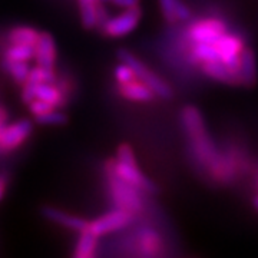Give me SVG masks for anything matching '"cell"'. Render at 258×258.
Instances as JSON below:
<instances>
[{"instance_id": "6da1fadb", "label": "cell", "mask_w": 258, "mask_h": 258, "mask_svg": "<svg viewBox=\"0 0 258 258\" xmlns=\"http://www.w3.org/2000/svg\"><path fill=\"white\" fill-rule=\"evenodd\" d=\"M113 171L125 182H128L141 191L155 192V189H157L154 182H151L147 176L139 171L138 164L134 157V151L126 144L118 148V158H116V161H113Z\"/></svg>"}, {"instance_id": "7a4b0ae2", "label": "cell", "mask_w": 258, "mask_h": 258, "mask_svg": "<svg viewBox=\"0 0 258 258\" xmlns=\"http://www.w3.org/2000/svg\"><path fill=\"white\" fill-rule=\"evenodd\" d=\"M182 120H184V125L188 134L192 138L194 147L197 149L198 155L203 157L205 162H211L215 152H214V147L211 145V141L207 135L200 112L194 106H186L182 112Z\"/></svg>"}, {"instance_id": "3957f363", "label": "cell", "mask_w": 258, "mask_h": 258, "mask_svg": "<svg viewBox=\"0 0 258 258\" xmlns=\"http://www.w3.org/2000/svg\"><path fill=\"white\" fill-rule=\"evenodd\" d=\"M108 175H109V185L113 201L118 208L126 210L131 214L142 211V201L139 197L138 188L125 182L122 178L115 174L113 171V161L108 162Z\"/></svg>"}, {"instance_id": "277c9868", "label": "cell", "mask_w": 258, "mask_h": 258, "mask_svg": "<svg viewBox=\"0 0 258 258\" xmlns=\"http://www.w3.org/2000/svg\"><path fill=\"white\" fill-rule=\"evenodd\" d=\"M118 57H119V60L122 63L128 64L129 68L134 71L137 79L145 83L148 88H151L152 92L155 93V95L164 98V99H168V98L172 96L171 88L159 76L154 74L151 69H148L147 66L142 63L137 56H134L131 52L125 50V49H120V50H118Z\"/></svg>"}, {"instance_id": "5b68a950", "label": "cell", "mask_w": 258, "mask_h": 258, "mask_svg": "<svg viewBox=\"0 0 258 258\" xmlns=\"http://www.w3.org/2000/svg\"><path fill=\"white\" fill-rule=\"evenodd\" d=\"M141 18H142V10H141L139 6L128 8L118 16L108 19L102 25V30H103V33L106 36L122 37L131 33L134 29L138 26Z\"/></svg>"}, {"instance_id": "8992f818", "label": "cell", "mask_w": 258, "mask_h": 258, "mask_svg": "<svg viewBox=\"0 0 258 258\" xmlns=\"http://www.w3.org/2000/svg\"><path fill=\"white\" fill-rule=\"evenodd\" d=\"M132 220V214L126 210L118 208L115 211L108 212L99 218L88 222V230L93 232L96 237H101L105 234H109L113 231H118L120 228H125Z\"/></svg>"}, {"instance_id": "52a82bcc", "label": "cell", "mask_w": 258, "mask_h": 258, "mask_svg": "<svg viewBox=\"0 0 258 258\" xmlns=\"http://www.w3.org/2000/svg\"><path fill=\"white\" fill-rule=\"evenodd\" d=\"M33 99L49 102L55 108L63 105V95L52 83L25 82L23 91H22V101L29 105Z\"/></svg>"}, {"instance_id": "ba28073f", "label": "cell", "mask_w": 258, "mask_h": 258, "mask_svg": "<svg viewBox=\"0 0 258 258\" xmlns=\"http://www.w3.org/2000/svg\"><path fill=\"white\" fill-rule=\"evenodd\" d=\"M220 60L227 64L230 69L240 75V56L242 52V42L237 36L222 35L215 43Z\"/></svg>"}, {"instance_id": "9c48e42d", "label": "cell", "mask_w": 258, "mask_h": 258, "mask_svg": "<svg viewBox=\"0 0 258 258\" xmlns=\"http://www.w3.org/2000/svg\"><path fill=\"white\" fill-rule=\"evenodd\" d=\"M32 122L28 119H22L10 123L9 126L0 129V149L2 151H12L20 147L32 134Z\"/></svg>"}, {"instance_id": "30bf717a", "label": "cell", "mask_w": 258, "mask_h": 258, "mask_svg": "<svg viewBox=\"0 0 258 258\" xmlns=\"http://www.w3.org/2000/svg\"><path fill=\"white\" fill-rule=\"evenodd\" d=\"M225 33V25L220 20H204L195 23L189 30V37L195 43H215Z\"/></svg>"}, {"instance_id": "8fae6325", "label": "cell", "mask_w": 258, "mask_h": 258, "mask_svg": "<svg viewBox=\"0 0 258 258\" xmlns=\"http://www.w3.org/2000/svg\"><path fill=\"white\" fill-rule=\"evenodd\" d=\"M35 59L39 66L53 68L56 60V43L53 36L47 32L39 33L36 45H35Z\"/></svg>"}, {"instance_id": "7c38bea8", "label": "cell", "mask_w": 258, "mask_h": 258, "mask_svg": "<svg viewBox=\"0 0 258 258\" xmlns=\"http://www.w3.org/2000/svg\"><path fill=\"white\" fill-rule=\"evenodd\" d=\"M42 215L49 221H53L64 227V228L78 231V232H82L88 228V221H85L79 217H75V215H69V214L60 211L55 207H43Z\"/></svg>"}, {"instance_id": "4fadbf2b", "label": "cell", "mask_w": 258, "mask_h": 258, "mask_svg": "<svg viewBox=\"0 0 258 258\" xmlns=\"http://www.w3.org/2000/svg\"><path fill=\"white\" fill-rule=\"evenodd\" d=\"M204 71L208 76H211L214 79L220 81L224 83H230V85H237L241 83L240 75L230 69L227 64L221 60H214V62H205L204 64Z\"/></svg>"}, {"instance_id": "5bb4252c", "label": "cell", "mask_w": 258, "mask_h": 258, "mask_svg": "<svg viewBox=\"0 0 258 258\" xmlns=\"http://www.w3.org/2000/svg\"><path fill=\"white\" fill-rule=\"evenodd\" d=\"M240 79L245 86H254L257 82V66L252 49H242L240 56Z\"/></svg>"}, {"instance_id": "9a60e30c", "label": "cell", "mask_w": 258, "mask_h": 258, "mask_svg": "<svg viewBox=\"0 0 258 258\" xmlns=\"http://www.w3.org/2000/svg\"><path fill=\"white\" fill-rule=\"evenodd\" d=\"M162 15L168 23H175L178 20L191 18V10L186 8L182 0H158Z\"/></svg>"}, {"instance_id": "2e32d148", "label": "cell", "mask_w": 258, "mask_h": 258, "mask_svg": "<svg viewBox=\"0 0 258 258\" xmlns=\"http://www.w3.org/2000/svg\"><path fill=\"white\" fill-rule=\"evenodd\" d=\"M120 95L128 99V101L135 102H149L154 99L155 93L152 92L151 88H148L147 85L141 81H132L128 83H122L120 85Z\"/></svg>"}, {"instance_id": "e0dca14e", "label": "cell", "mask_w": 258, "mask_h": 258, "mask_svg": "<svg viewBox=\"0 0 258 258\" xmlns=\"http://www.w3.org/2000/svg\"><path fill=\"white\" fill-rule=\"evenodd\" d=\"M96 242H98V237L86 230L81 232V237L76 244V249L74 252V257L76 258H91L95 255V249H96Z\"/></svg>"}, {"instance_id": "ac0fdd59", "label": "cell", "mask_w": 258, "mask_h": 258, "mask_svg": "<svg viewBox=\"0 0 258 258\" xmlns=\"http://www.w3.org/2000/svg\"><path fill=\"white\" fill-rule=\"evenodd\" d=\"M98 3L99 0H79L82 25L88 30L98 26Z\"/></svg>"}, {"instance_id": "d6986e66", "label": "cell", "mask_w": 258, "mask_h": 258, "mask_svg": "<svg viewBox=\"0 0 258 258\" xmlns=\"http://www.w3.org/2000/svg\"><path fill=\"white\" fill-rule=\"evenodd\" d=\"M39 39V32L33 28L28 26H20L15 28L9 33L10 43H16V45H30L35 46Z\"/></svg>"}, {"instance_id": "ffe728a7", "label": "cell", "mask_w": 258, "mask_h": 258, "mask_svg": "<svg viewBox=\"0 0 258 258\" xmlns=\"http://www.w3.org/2000/svg\"><path fill=\"white\" fill-rule=\"evenodd\" d=\"M33 57H35V46H30V45L12 43V46L6 50V59H9V60L28 62Z\"/></svg>"}, {"instance_id": "44dd1931", "label": "cell", "mask_w": 258, "mask_h": 258, "mask_svg": "<svg viewBox=\"0 0 258 258\" xmlns=\"http://www.w3.org/2000/svg\"><path fill=\"white\" fill-rule=\"evenodd\" d=\"M5 69L9 72V75L13 78V81L18 83H25L29 75V64L26 62H16V60H5Z\"/></svg>"}, {"instance_id": "7402d4cb", "label": "cell", "mask_w": 258, "mask_h": 258, "mask_svg": "<svg viewBox=\"0 0 258 258\" xmlns=\"http://www.w3.org/2000/svg\"><path fill=\"white\" fill-rule=\"evenodd\" d=\"M55 72H53V68H43V66H39L30 69L28 75V79L26 82L29 83H52L55 81Z\"/></svg>"}, {"instance_id": "603a6c76", "label": "cell", "mask_w": 258, "mask_h": 258, "mask_svg": "<svg viewBox=\"0 0 258 258\" xmlns=\"http://www.w3.org/2000/svg\"><path fill=\"white\" fill-rule=\"evenodd\" d=\"M194 56L203 62H214L220 60V55L217 52V47L214 43H195Z\"/></svg>"}, {"instance_id": "cb8c5ba5", "label": "cell", "mask_w": 258, "mask_h": 258, "mask_svg": "<svg viewBox=\"0 0 258 258\" xmlns=\"http://www.w3.org/2000/svg\"><path fill=\"white\" fill-rule=\"evenodd\" d=\"M35 119H36L37 123H40V125H63L66 123V115L62 113V112H57L55 109H52V111L46 112V113H42V115H37L35 116Z\"/></svg>"}, {"instance_id": "d4e9b609", "label": "cell", "mask_w": 258, "mask_h": 258, "mask_svg": "<svg viewBox=\"0 0 258 258\" xmlns=\"http://www.w3.org/2000/svg\"><path fill=\"white\" fill-rule=\"evenodd\" d=\"M115 78H116V81H118L120 85H122V83L132 82V81L137 79L134 71H132L126 63L118 64V66L115 68Z\"/></svg>"}, {"instance_id": "484cf974", "label": "cell", "mask_w": 258, "mask_h": 258, "mask_svg": "<svg viewBox=\"0 0 258 258\" xmlns=\"http://www.w3.org/2000/svg\"><path fill=\"white\" fill-rule=\"evenodd\" d=\"M29 109H30L33 116H37V115H42V113H46V112L55 109V106L52 103H49V102L40 101V99H33V101L29 103Z\"/></svg>"}, {"instance_id": "4316f807", "label": "cell", "mask_w": 258, "mask_h": 258, "mask_svg": "<svg viewBox=\"0 0 258 258\" xmlns=\"http://www.w3.org/2000/svg\"><path fill=\"white\" fill-rule=\"evenodd\" d=\"M112 5L118 6V8H123V9H128V8H134V6H139L141 0H109Z\"/></svg>"}, {"instance_id": "83f0119b", "label": "cell", "mask_w": 258, "mask_h": 258, "mask_svg": "<svg viewBox=\"0 0 258 258\" xmlns=\"http://www.w3.org/2000/svg\"><path fill=\"white\" fill-rule=\"evenodd\" d=\"M5 191H6V179L5 176H0V201L5 197Z\"/></svg>"}, {"instance_id": "f1b7e54d", "label": "cell", "mask_w": 258, "mask_h": 258, "mask_svg": "<svg viewBox=\"0 0 258 258\" xmlns=\"http://www.w3.org/2000/svg\"><path fill=\"white\" fill-rule=\"evenodd\" d=\"M254 207H255V208L258 210V197H255V198H254Z\"/></svg>"}]
</instances>
